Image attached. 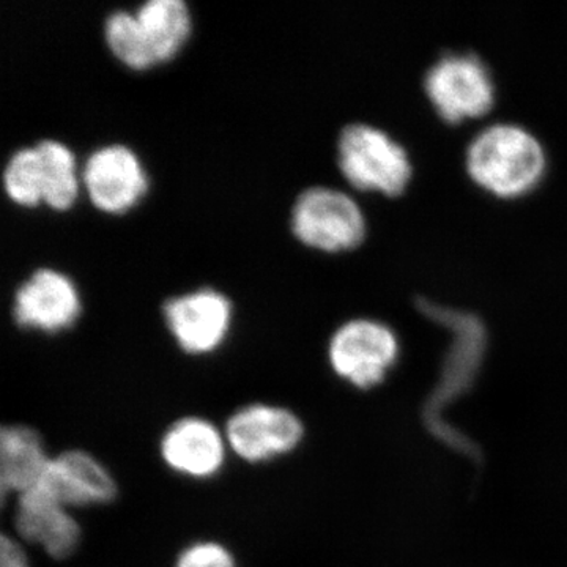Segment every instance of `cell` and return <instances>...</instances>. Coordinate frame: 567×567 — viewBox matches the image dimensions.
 <instances>
[{"label": "cell", "mask_w": 567, "mask_h": 567, "mask_svg": "<svg viewBox=\"0 0 567 567\" xmlns=\"http://www.w3.org/2000/svg\"><path fill=\"white\" fill-rule=\"evenodd\" d=\"M6 192L13 203L35 207L43 203L40 156L33 148H21L11 156L3 173Z\"/></svg>", "instance_id": "cell-17"}, {"label": "cell", "mask_w": 567, "mask_h": 567, "mask_svg": "<svg viewBox=\"0 0 567 567\" xmlns=\"http://www.w3.org/2000/svg\"><path fill=\"white\" fill-rule=\"evenodd\" d=\"M398 339L386 324L358 319L342 324L330 342L336 374L358 388L382 382L398 358Z\"/></svg>", "instance_id": "cell-5"}, {"label": "cell", "mask_w": 567, "mask_h": 567, "mask_svg": "<svg viewBox=\"0 0 567 567\" xmlns=\"http://www.w3.org/2000/svg\"><path fill=\"white\" fill-rule=\"evenodd\" d=\"M292 230L301 244L322 251H344L363 241V212L349 194L333 188L306 189L292 210Z\"/></svg>", "instance_id": "cell-3"}, {"label": "cell", "mask_w": 567, "mask_h": 567, "mask_svg": "<svg viewBox=\"0 0 567 567\" xmlns=\"http://www.w3.org/2000/svg\"><path fill=\"white\" fill-rule=\"evenodd\" d=\"M82 181L99 210L123 213L140 203L147 192V177L140 159L123 145H107L89 156Z\"/></svg>", "instance_id": "cell-7"}, {"label": "cell", "mask_w": 567, "mask_h": 567, "mask_svg": "<svg viewBox=\"0 0 567 567\" xmlns=\"http://www.w3.org/2000/svg\"><path fill=\"white\" fill-rule=\"evenodd\" d=\"M162 454L174 472L204 480L221 470L226 445L215 425L200 417H185L164 434Z\"/></svg>", "instance_id": "cell-11"}, {"label": "cell", "mask_w": 567, "mask_h": 567, "mask_svg": "<svg viewBox=\"0 0 567 567\" xmlns=\"http://www.w3.org/2000/svg\"><path fill=\"white\" fill-rule=\"evenodd\" d=\"M104 35L112 54L132 70H147L156 65L136 14L117 11L107 18Z\"/></svg>", "instance_id": "cell-16"}, {"label": "cell", "mask_w": 567, "mask_h": 567, "mask_svg": "<svg viewBox=\"0 0 567 567\" xmlns=\"http://www.w3.org/2000/svg\"><path fill=\"white\" fill-rule=\"evenodd\" d=\"M17 528L52 558H66L80 544L81 529L66 506L41 486L18 495Z\"/></svg>", "instance_id": "cell-10"}, {"label": "cell", "mask_w": 567, "mask_h": 567, "mask_svg": "<svg viewBox=\"0 0 567 567\" xmlns=\"http://www.w3.org/2000/svg\"><path fill=\"white\" fill-rule=\"evenodd\" d=\"M0 567H29L24 551L9 536H3L0 544Z\"/></svg>", "instance_id": "cell-19"}, {"label": "cell", "mask_w": 567, "mask_h": 567, "mask_svg": "<svg viewBox=\"0 0 567 567\" xmlns=\"http://www.w3.org/2000/svg\"><path fill=\"white\" fill-rule=\"evenodd\" d=\"M51 458L39 434L24 425H10L0 435V483L3 495L22 494L39 486Z\"/></svg>", "instance_id": "cell-13"}, {"label": "cell", "mask_w": 567, "mask_h": 567, "mask_svg": "<svg viewBox=\"0 0 567 567\" xmlns=\"http://www.w3.org/2000/svg\"><path fill=\"white\" fill-rule=\"evenodd\" d=\"M40 156L43 203L54 210H69L78 196L76 164L73 153L58 141L35 145Z\"/></svg>", "instance_id": "cell-15"}, {"label": "cell", "mask_w": 567, "mask_h": 567, "mask_svg": "<svg viewBox=\"0 0 567 567\" xmlns=\"http://www.w3.org/2000/svg\"><path fill=\"white\" fill-rule=\"evenodd\" d=\"M424 89L446 122L486 114L494 104V82L476 54H446L424 78Z\"/></svg>", "instance_id": "cell-4"}, {"label": "cell", "mask_w": 567, "mask_h": 567, "mask_svg": "<svg viewBox=\"0 0 567 567\" xmlns=\"http://www.w3.org/2000/svg\"><path fill=\"white\" fill-rule=\"evenodd\" d=\"M468 173L498 196L527 193L543 177L546 155L532 133L513 123L483 130L466 152Z\"/></svg>", "instance_id": "cell-1"}, {"label": "cell", "mask_w": 567, "mask_h": 567, "mask_svg": "<svg viewBox=\"0 0 567 567\" xmlns=\"http://www.w3.org/2000/svg\"><path fill=\"white\" fill-rule=\"evenodd\" d=\"M230 317L229 300L210 289L183 295L164 305V319L175 341L194 354L210 353L223 344Z\"/></svg>", "instance_id": "cell-8"}, {"label": "cell", "mask_w": 567, "mask_h": 567, "mask_svg": "<svg viewBox=\"0 0 567 567\" xmlns=\"http://www.w3.org/2000/svg\"><path fill=\"white\" fill-rule=\"evenodd\" d=\"M39 486L47 488L66 507L102 505L115 495V483L110 472L80 451L51 458Z\"/></svg>", "instance_id": "cell-12"}, {"label": "cell", "mask_w": 567, "mask_h": 567, "mask_svg": "<svg viewBox=\"0 0 567 567\" xmlns=\"http://www.w3.org/2000/svg\"><path fill=\"white\" fill-rule=\"evenodd\" d=\"M175 567H235L233 555L216 543H199L186 548Z\"/></svg>", "instance_id": "cell-18"}, {"label": "cell", "mask_w": 567, "mask_h": 567, "mask_svg": "<svg viewBox=\"0 0 567 567\" xmlns=\"http://www.w3.org/2000/svg\"><path fill=\"white\" fill-rule=\"evenodd\" d=\"M80 311L74 284L50 268L37 270L14 295L13 316L22 328L58 333L76 322Z\"/></svg>", "instance_id": "cell-9"}, {"label": "cell", "mask_w": 567, "mask_h": 567, "mask_svg": "<svg viewBox=\"0 0 567 567\" xmlns=\"http://www.w3.org/2000/svg\"><path fill=\"white\" fill-rule=\"evenodd\" d=\"M339 167L347 181L360 189H377L395 196L412 177L405 148L382 130L353 123L339 137Z\"/></svg>", "instance_id": "cell-2"}, {"label": "cell", "mask_w": 567, "mask_h": 567, "mask_svg": "<svg viewBox=\"0 0 567 567\" xmlns=\"http://www.w3.org/2000/svg\"><path fill=\"white\" fill-rule=\"evenodd\" d=\"M134 14L156 63L171 61L192 32V17L182 0H148Z\"/></svg>", "instance_id": "cell-14"}, {"label": "cell", "mask_w": 567, "mask_h": 567, "mask_svg": "<svg viewBox=\"0 0 567 567\" xmlns=\"http://www.w3.org/2000/svg\"><path fill=\"white\" fill-rule=\"evenodd\" d=\"M303 436V425L289 410L254 404L238 410L227 423V442L248 462L270 461L290 453Z\"/></svg>", "instance_id": "cell-6"}]
</instances>
